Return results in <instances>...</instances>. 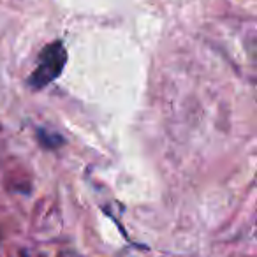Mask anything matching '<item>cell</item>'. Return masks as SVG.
I'll return each mask as SVG.
<instances>
[{
  "mask_svg": "<svg viewBox=\"0 0 257 257\" xmlns=\"http://www.w3.org/2000/svg\"><path fill=\"white\" fill-rule=\"evenodd\" d=\"M37 136H39L41 143H43L46 148H50V150H55V148H58L62 143H64V138L62 136L51 134V133H48V131H44V128H39V131H37Z\"/></svg>",
  "mask_w": 257,
  "mask_h": 257,
  "instance_id": "obj_2",
  "label": "cell"
},
{
  "mask_svg": "<svg viewBox=\"0 0 257 257\" xmlns=\"http://www.w3.org/2000/svg\"><path fill=\"white\" fill-rule=\"evenodd\" d=\"M65 62H67V51H65L64 44L60 41L48 44L41 51L39 60H37V69L29 78V85L34 90L44 88V86L50 85L51 81H55L62 74Z\"/></svg>",
  "mask_w": 257,
  "mask_h": 257,
  "instance_id": "obj_1",
  "label": "cell"
}]
</instances>
